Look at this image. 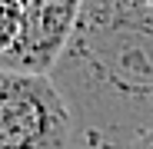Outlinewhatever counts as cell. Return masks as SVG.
Instances as JSON below:
<instances>
[{"label":"cell","instance_id":"obj_4","mask_svg":"<svg viewBox=\"0 0 153 149\" xmlns=\"http://www.w3.org/2000/svg\"><path fill=\"white\" fill-rule=\"evenodd\" d=\"M23 23V0H0V57H7Z\"/></svg>","mask_w":153,"mask_h":149},{"label":"cell","instance_id":"obj_3","mask_svg":"<svg viewBox=\"0 0 153 149\" xmlns=\"http://www.w3.org/2000/svg\"><path fill=\"white\" fill-rule=\"evenodd\" d=\"M80 10L83 0H23L20 37L10 53L0 57V70L50 76L73 40Z\"/></svg>","mask_w":153,"mask_h":149},{"label":"cell","instance_id":"obj_5","mask_svg":"<svg viewBox=\"0 0 153 149\" xmlns=\"http://www.w3.org/2000/svg\"><path fill=\"white\" fill-rule=\"evenodd\" d=\"M130 149H153V133H146L143 139H137V142H133Z\"/></svg>","mask_w":153,"mask_h":149},{"label":"cell","instance_id":"obj_2","mask_svg":"<svg viewBox=\"0 0 153 149\" xmlns=\"http://www.w3.org/2000/svg\"><path fill=\"white\" fill-rule=\"evenodd\" d=\"M0 149H83L76 119L50 76L0 70Z\"/></svg>","mask_w":153,"mask_h":149},{"label":"cell","instance_id":"obj_6","mask_svg":"<svg viewBox=\"0 0 153 149\" xmlns=\"http://www.w3.org/2000/svg\"><path fill=\"white\" fill-rule=\"evenodd\" d=\"M150 4H153V0H150Z\"/></svg>","mask_w":153,"mask_h":149},{"label":"cell","instance_id":"obj_1","mask_svg":"<svg viewBox=\"0 0 153 149\" xmlns=\"http://www.w3.org/2000/svg\"><path fill=\"white\" fill-rule=\"evenodd\" d=\"M50 80L76 119L83 149H130L153 133V4L83 0Z\"/></svg>","mask_w":153,"mask_h":149}]
</instances>
